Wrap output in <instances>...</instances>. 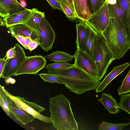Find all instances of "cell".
Wrapping results in <instances>:
<instances>
[{
  "instance_id": "1",
  "label": "cell",
  "mask_w": 130,
  "mask_h": 130,
  "mask_svg": "<svg viewBox=\"0 0 130 130\" xmlns=\"http://www.w3.org/2000/svg\"><path fill=\"white\" fill-rule=\"evenodd\" d=\"M47 73L56 75L67 88L78 94L95 90L101 82L75 65L63 69L48 70Z\"/></svg>"
},
{
  "instance_id": "2",
  "label": "cell",
  "mask_w": 130,
  "mask_h": 130,
  "mask_svg": "<svg viewBox=\"0 0 130 130\" xmlns=\"http://www.w3.org/2000/svg\"><path fill=\"white\" fill-rule=\"evenodd\" d=\"M49 106L53 126L58 130H78L70 102L63 94L50 98Z\"/></svg>"
},
{
  "instance_id": "3",
  "label": "cell",
  "mask_w": 130,
  "mask_h": 130,
  "mask_svg": "<svg viewBox=\"0 0 130 130\" xmlns=\"http://www.w3.org/2000/svg\"><path fill=\"white\" fill-rule=\"evenodd\" d=\"M102 35L110 50L116 59L123 57L130 49V37L113 18Z\"/></svg>"
},
{
  "instance_id": "4",
  "label": "cell",
  "mask_w": 130,
  "mask_h": 130,
  "mask_svg": "<svg viewBox=\"0 0 130 130\" xmlns=\"http://www.w3.org/2000/svg\"><path fill=\"white\" fill-rule=\"evenodd\" d=\"M97 33L95 61L98 70V79L101 80L106 73L109 66L116 59L109 49L102 35Z\"/></svg>"
},
{
  "instance_id": "5",
  "label": "cell",
  "mask_w": 130,
  "mask_h": 130,
  "mask_svg": "<svg viewBox=\"0 0 130 130\" xmlns=\"http://www.w3.org/2000/svg\"><path fill=\"white\" fill-rule=\"evenodd\" d=\"M2 88L5 94L9 97L18 107L26 111L33 116L35 118L46 123H52L50 117L45 116L40 112L46 109L42 107L35 102H31L26 100L24 97L15 96L9 93L3 86Z\"/></svg>"
},
{
  "instance_id": "6",
  "label": "cell",
  "mask_w": 130,
  "mask_h": 130,
  "mask_svg": "<svg viewBox=\"0 0 130 130\" xmlns=\"http://www.w3.org/2000/svg\"><path fill=\"white\" fill-rule=\"evenodd\" d=\"M47 63L45 58L41 55L26 56L14 76L24 74H37L45 67Z\"/></svg>"
},
{
  "instance_id": "7",
  "label": "cell",
  "mask_w": 130,
  "mask_h": 130,
  "mask_svg": "<svg viewBox=\"0 0 130 130\" xmlns=\"http://www.w3.org/2000/svg\"><path fill=\"white\" fill-rule=\"evenodd\" d=\"M108 5L107 1L96 12L91 14L86 21L96 32L102 34L108 25L110 21Z\"/></svg>"
},
{
  "instance_id": "8",
  "label": "cell",
  "mask_w": 130,
  "mask_h": 130,
  "mask_svg": "<svg viewBox=\"0 0 130 130\" xmlns=\"http://www.w3.org/2000/svg\"><path fill=\"white\" fill-rule=\"evenodd\" d=\"M36 32L38 34L40 43V46L47 52L52 48L55 38L54 30L49 21L44 17Z\"/></svg>"
},
{
  "instance_id": "9",
  "label": "cell",
  "mask_w": 130,
  "mask_h": 130,
  "mask_svg": "<svg viewBox=\"0 0 130 130\" xmlns=\"http://www.w3.org/2000/svg\"><path fill=\"white\" fill-rule=\"evenodd\" d=\"M74 56V64L76 67L98 79V70L95 61L86 52L77 48Z\"/></svg>"
},
{
  "instance_id": "10",
  "label": "cell",
  "mask_w": 130,
  "mask_h": 130,
  "mask_svg": "<svg viewBox=\"0 0 130 130\" xmlns=\"http://www.w3.org/2000/svg\"><path fill=\"white\" fill-rule=\"evenodd\" d=\"M14 46L16 51V55L7 60L1 76L2 78L6 79L14 75L26 56L24 49L19 43Z\"/></svg>"
},
{
  "instance_id": "11",
  "label": "cell",
  "mask_w": 130,
  "mask_h": 130,
  "mask_svg": "<svg viewBox=\"0 0 130 130\" xmlns=\"http://www.w3.org/2000/svg\"><path fill=\"white\" fill-rule=\"evenodd\" d=\"M26 9L17 0H0V16L3 19Z\"/></svg>"
},
{
  "instance_id": "12",
  "label": "cell",
  "mask_w": 130,
  "mask_h": 130,
  "mask_svg": "<svg viewBox=\"0 0 130 130\" xmlns=\"http://www.w3.org/2000/svg\"><path fill=\"white\" fill-rule=\"evenodd\" d=\"M87 25L86 51L95 61L96 51L97 32L86 22Z\"/></svg>"
},
{
  "instance_id": "13",
  "label": "cell",
  "mask_w": 130,
  "mask_h": 130,
  "mask_svg": "<svg viewBox=\"0 0 130 130\" xmlns=\"http://www.w3.org/2000/svg\"><path fill=\"white\" fill-rule=\"evenodd\" d=\"M130 64L128 62L115 67L112 70L105 76L95 89V92H101L106 88L108 84L115 78L124 71Z\"/></svg>"
},
{
  "instance_id": "14",
  "label": "cell",
  "mask_w": 130,
  "mask_h": 130,
  "mask_svg": "<svg viewBox=\"0 0 130 130\" xmlns=\"http://www.w3.org/2000/svg\"><path fill=\"white\" fill-rule=\"evenodd\" d=\"M9 109L16 119L24 125L32 122L35 118L33 116L17 106L12 100Z\"/></svg>"
},
{
  "instance_id": "15",
  "label": "cell",
  "mask_w": 130,
  "mask_h": 130,
  "mask_svg": "<svg viewBox=\"0 0 130 130\" xmlns=\"http://www.w3.org/2000/svg\"><path fill=\"white\" fill-rule=\"evenodd\" d=\"M32 9L26 8L24 10L9 15L3 19L7 28L19 24H23L32 13Z\"/></svg>"
},
{
  "instance_id": "16",
  "label": "cell",
  "mask_w": 130,
  "mask_h": 130,
  "mask_svg": "<svg viewBox=\"0 0 130 130\" xmlns=\"http://www.w3.org/2000/svg\"><path fill=\"white\" fill-rule=\"evenodd\" d=\"M8 28V32L11 34H18L25 37H30L32 40L39 42L37 33L24 24L16 25Z\"/></svg>"
},
{
  "instance_id": "17",
  "label": "cell",
  "mask_w": 130,
  "mask_h": 130,
  "mask_svg": "<svg viewBox=\"0 0 130 130\" xmlns=\"http://www.w3.org/2000/svg\"><path fill=\"white\" fill-rule=\"evenodd\" d=\"M75 13L83 22H86L91 13L88 7L87 0H73Z\"/></svg>"
},
{
  "instance_id": "18",
  "label": "cell",
  "mask_w": 130,
  "mask_h": 130,
  "mask_svg": "<svg viewBox=\"0 0 130 130\" xmlns=\"http://www.w3.org/2000/svg\"><path fill=\"white\" fill-rule=\"evenodd\" d=\"M32 13L23 24L36 32L39 27L43 18L45 17L44 12L39 11L36 8L31 9Z\"/></svg>"
},
{
  "instance_id": "19",
  "label": "cell",
  "mask_w": 130,
  "mask_h": 130,
  "mask_svg": "<svg viewBox=\"0 0 130 130\" xmlns=\"http://www.w3.org/2000/svg\"><path fill=\"white\" fill-rule=\"evenodd\" d=\"M98 100L103 104L109 113L115 114L119 112V103L110 94L103 92Z\"/></svg>"
},
{
  "instance_id": "20",
  "label": "cell",
  "mask_w": 130,
  "mask_h": 130,
  "mask_svg": "<svg viewBox=\"0 0 130 130\" xmlns=\"http://www.w3.org/2000/svg\"><path fill=\"white\" fill-rule=\"evenodd\" d=\"M110 17L113 18L118 23L120 27L127 34L125 17L123 12L117 2L115 4H108Z\"/></svg>"
},
{
  "instance_id": "21",
  "label": "cell",
  "mask_w": 130,
  "mask_h": 130,
  "mask_svg": "<svg viewBox=\"0 0 130 130\" xmlns=\"http://www.w3.org/2000/svg\"><path fill=\"white\" fill-rule=\"evenodd\" d=\"M77 37L76 43L77 48L86 51L87 25L84 22L76 25Z\"/></svg>"
},
{
  "instance_id": "22",
  "label": "cell",
  "mask_w": 130,
  "mask_h": 130,
  "mask_svg": "<svg viewBox=\"0 0 130 130\" xmlns=\"http://www.w3.org/2000/svg\"><path fill=\"white\" fill-rule=\"evenodd\" d=\"M123 11L125 17L126 32L130 37V0H116Z\"/></svg>"
},
{
  "instance_id": "23",
  "label": "cell",
  "mask_w": 130,
  "mask_h": 130,
  "mask_svg": "<svg viewBox=\"0 0 130 130\" xmlns=\"http://www.w3.org/2000/svg\"><path fill=\"white\" fill-rule=\"evenodd\" d=\"M46 58L50 61L55 62H68L72 61L74 55H71L69 53L63 51H56L47 55Z\"/></svg>"
},
{
  "instance_id": "24",
  "label": "cell",
  "mask_w": 130,
  "mask_h": 130,
  "mask_svg": "<svg viewBox=\"0 0 130 130\" xmlns=\"http://www.w3.org/2000/svg\"><path fill=\"white\" fill-rule=\"evenodd\" d=\"M11 99L5 94L1 85H0V105L5 113L10 116L11 112L9 109Z\"/></svg>"
},
{
  "instance_id": "25",
  "label": "cell",
  "mask_w": 130,
  "mask_h": 130,
  "mask_svg": "<svg viewBox=\"0 0 130 130\" xmlns=\"http://www.w3.org/2000/svg\"><path fill=\"white\" fill-rule=\"evenodd\" d=\"M130 123H111L103 121L98 127L99 130H122L125 127L129 125Z\"/></svg>"
},
{
  "instance_id": "26",
  "label": "cell",
  "mask_w": 130,
  "mask_h": 130,
  "mask_svg": "<svg viewBox=\"0 0 130 130\" xmlns=\"http://www.w3.org/2000/svg\"><path fill=\"white\" fill-rule=\"evenodd\" d=\"M117 91L119 96L130 93V68L128 73L122 81L121 85L118 87Z\"/></svg>"
},
{
  "instance_id": "27",
  "label": "cell",
  "mask_w": 130,
  "mask_h": 130,
  "mask_svg": "<svg viewBox=\"0 0 130 130\" xmlns=\"http://www.w3.org/2000/svg\"><path fill=\"white\" fill-rule=\"evenodd\" d=\"M120 98L119 103V109L125 111L130 115V93L122 94Z\"/></svg>"
},
{
  "instance_id": "28",
  "label": "cell",
  "mask_w": 130,
  "mask_h": 130,
  "mask_svg": "<svg viewBox=\"0 0 130 130\" xmlns=\"http://www.w3.org/2000/svg\"><path fill=\"white\" fill-rule=\"evenodd\" d=\"M40 77L45 82L55 83L64 85V83L56 75L48 73H41Z\"/></svg>"
},
{
  "instance_id": "29",
  "label": "cell",
  "mask_w": 130,
  "mask_h": 130,
  "mask_svg": "<svg viewBox=\"0 0 130 130\" xmlns=\"http://www.w3.org/2000/svg\"><path fill=\"white\" fill-rule=\"evenodd\" d=\"M88 7L91 14L97 11L103 5L106 0H87Z\"/></svg>"
},
{
  "instance_id": "30",
  "label": "cell",
  "mask_w": 130,
  "mask_h": 130,
  "mask_svg": "<svg viewBox=\"0 0 130 130\" xmlns=\"http://www.w3.org/2000/svg\"><path fill=\"white\" fill-rule=\"evenodd\" d=\"M74 66V64H71L67 62H55L46 65L45 67L47 70H58L69 68Z\"/></svg>"
},
{
  "instance_id": "31",
  "label": "cell",
  "mask_w": 130,
  "mask_h": 130,
  "mask_svg": "<svg viewBox=\"0 0 130 130\" xmlns=\"http://www.w3.org/2000/svg\"><path fill=\"white\" fill-rule=\"evenodd\" d=\"M60 4L63 9V11L65 14L66 17L69 19L73 20L76 18H78L75 12L71 9L62 2H60Z\"/></svg>"
},
{
  "instance_id": "32",
  "label": "cell",
  "mask_w": 130,
  "mask_h": 130,
  "mask_svg": "<svg viewBox=\"0 0 130 130\" xmlns=\"http://www.w3.org/2000/svg\"><path fill=\"white\" fill-rule=\"evenodd\" d=\"M46 0L53 9H59L63 11L60 2L58 0Z\"/></svg>"
},
{
  "instance_id": "33",
  "label": "cell",
  "mask_w": 130,
  "mask_h": 130,
  "mask_svg": "<svg viewBox=\"0 0 130 130\" xmlns=\"http://www.w3.org/2000/svg\"><path fill=\"white\" fill-rule=\"evenodd\" d=\"M16 54V51L15 47L14 46L13 47H11L7 52L5 56L6 58L8 60L15 57Z\"/></svg>"
},
{
  "instance_id": "34",
  "label": "cell",
  "mask_w": 130,
  "mask_h": 130,
  "mask_svg": "<svg viewBox=\"0 0 130 130\" xmlns=\"http://www.w3.org/2000/svg\"><path fill=\"white\" fill-rule=\"evenodd\" d=\"M11 35L12 37L15 38L24 47L26 37L18 34H12Z\"/></svg>"
},
{
  "instance_id": "35",
  "label": "cell",
  "mask_w": 130,
  "mask_h": 130,
  "mask_svg": "<svg viewBox=\"0 0 130 130\" xmlns=\"http://www.w3.org/2000/svg\"><path fill=\"white\" fill-rule=\"evenodd\" d=\"M40 44L39 42L32 40L29 44L28 47V50L31 52L36 49L38 45H40Z\"/></svg>"
},
{
  "instance_id": "36",
  "label": "cell",
  "mask_w": 130,
  "mask_h": 130,
  "mask_svg": "<svg viewBox=\"0 0 130 130\" xmlns=\"http://www.w3.org/2000/svg\"><path fill=\"white\" fill-rule=\"evenodd\" d=\"M6 58L5 56L3 58H0V78H1V76L5 66L6 63L8 59Z\"/></svg>"
},
{
  "instance_id": "37",
  "label": "cell",
  "mask_w": 130,
  "mask_h": 130,
  "mask_svg": "<svg viewBox=\"0 0 130 130\" xmlns=\"http://www.w3.org/2000/svg\"><path fill=\"white\" fill-rule=\"evenodd\" d=\"M32 40L30 37H26L25 46L24 47L25 49L28 50V46Z\"/></svg>"
},
{
  "instance_id": "38",
  "label": "cell",
  "mask_w": 130,
  "mask_h": 130,
  "mask_svg": "<svg viewBox=\"0 0 130 130\" xmlns=\"http://www.w3.org/2000/svg\"><path fill=\"white\" fill-rule=\"evenodd\" d=\"M5 82L7 84H13L15 83V80L11 77L6 78L5 80Z\"/></svg>"
},
{
  "instance_id": "39",
  "label": "cell",
  "mask_w": 130,
  "mask_h": 130,
  "mask_svg": "<svg viewBox=\"0 0 130 130\" xmlns=\"http://www.w3.org/2000/svg\"><path fill=\"white\" fill-rule=\"evenodd\" d=\"M60 2H62V3L63 4H64L68 6L72 10V9L71 6L70 5L68 2L67 0H58Z\"/></svg>"
},
{
  "instance_id": "40",
  "label": "cell",
  "mask_w": 130,
  "mask_h": 130,
  "mask_svg": "<svg viewBox=\"0 0 130 130\" xmlns=\"http://www.w3.org/2000/svg\"><path fill=\"white\" fill-rule=\"evenodd\" d=\"M72 7V10L75 13L74 6L73 0H67Z\"/></svg>"
},
{
  "instance_id": "41",
  "label": "cell",
  "mask_w": 130,
  "mask_h": 130,
  "mask_svg": "<svg viewBox=\"0 0 130 130\" xmlns=\"http://www.w3.org/2000/svg\"><path fill=\"white\" fill-rule=\"evenodd\" d=\"M20 3L23 7H25L27 6V3L24 0H20Z\"/></svg>"
},
{
  "instance_id": "42",
  "label": "cell",
  "mask_w": 130,
  "mask_h": 130,
  "mask_svg": "<svg viewBox=\"0 0 130 130\" xmlns=\"http://www.w3.org/2000/svg\"><path fill=\"white\" fill-rule=\"evenodd\" d=\"M0 25L1 26H3L5 25L4 21L3 19H2L0 18Z\"/></svg>"
},
{
  "instance_id": "43",
  "label": "cell",
  "mask_w": 130,
  "mask_h": 130,
  "mask_svg": "<svg viewBox=\"0 0 130 130\" xmlns=\"http://www.w3.org/2000/svg\"></svg>"
}]
</instances>
